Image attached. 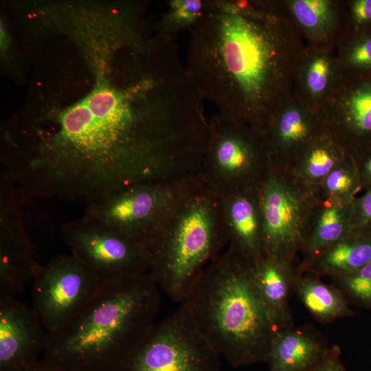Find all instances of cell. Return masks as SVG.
I'll use <instances>...</instances> for the list:
<instances>
[{
  "mask_svg": "<svg viewBox=\"0 0 371 371\" xmlns=\"http://www.w3.org/2000/svg\"><path fill=\"white\" fill-rule=\"evenodd\" d=\"M354 201L346 203L320 197L301 251L303 259L296 268L297 273L307 272L328 247L354 232Z\"/></svg>",
  "mask_w": 371,
  "mask_h": 371,
  "instance_id": "obj_19",
  "label": "cell"
},
{
  "mask_svg": "<svg viewBox=\"0 0 371 371\" xmlns=\"http://www.w3.org/2000/svg\"><path fill=\"white\" fill-rule=\"evenodd\" d=\"M58 112L23 123L8 169L24 198L88 202L126 186L177 179L194 146L189 111L151 74L114 68Z\"/></svg>",
  "mask_w": 371,
  "mask_h": 371,
  "instance_id": "obj_1",
  "label": "cell"
},
{
  "mask_svg": "<svg viewBox=\"0 0 371 371\" xmlns=\"http://www.w3.org/2000/svg\"><path fill=\"white\" fill-rule=\"evenodd\" d=\"M362 188L355 161L347 156L317 188L322 199H331L351 203Z\"/></svg>",
  "mask_w": 371,
  "mask_h": 371,
  "instance_id": "obj_26",
  "label": "cell"
},
{
  "mask_svg": "<svg viewBox=\"0 0 371 371\" xmlns=\"http://www.w3.org/2000/svg\"><path fill=\"white\" fill-rule=\"evenodd\" d=\"M294 291L307 310L320 322H331L354 313L341 291L322 282L315 274L297 273Z\"/></svg>",
  "mask_w": 371,
  "mask_h": 371,
  "instance_id": "obj_23",
  "label": "cell"
},
{
  "mask_svg": "<svg viewBox=\"0 0 371 371\" xmlns=\"http://www.w3.org/2000/svg\"><path fill=\"white\" fill-rule=\"evenodd\" d=\"M371 223V188L366 190L361 196L354 201L352 229L359 232Z\"/></svg>",
  "mask_w": 371,
  "mask_h": 371,
  "instance_id": "obj_30",
  "label": "cell"
},
{
  "mask_svg": "<svg viewBox=\"0 0 371 371\" xmlns=\"http://www.w3.org/2000/svg\"><path fill=\"white\" fill-rule=\"evenodd\" d=\"M115 371H221L220 355L179 305Z\"/></svg>",
  "mask_w": 371,
  "mask_h": 371,
  "instance_id": "obj_9",
  "label": "cell"
},
{
  "mask_svg": "<svg viewBox=\"0 0 371 371\" xmlns=\"http://www.w3.org/2000/svg\"><path fill=\"white\" fill-rule=\"evenodd\" d=\"M25 371H72L60 365L51 362L49 361L43 359L38 360Z\"/></svg>",
  "mask_w": 371,
  "mask_h": 371,
  "instance_id": "obj_33",
  "label": "cell"
},
{
  "mask_svg": "<svg viewBox=\"0 0 371 371\" xmlns=\"http://www.w3.org/2000/svg\"><path fill=\"white\" fill-rule=\"evenodd\" d=\"M226 245L221 199L197 175L144 247L149 273L160 290L180 304L199 273Z\"/></svg>",
  "mask_w": 371,
  "mask_h": 371,
  "instance_id": "obj_5",
  "label": "cell"
},
{
  "mask_svg": "<svg viewBox=\"0 0 371 371\" xmlns=\"http://www.w3.org/2000/svg\"><path fill=\"white\" fill-rule=\"evenodd\" d=\"M271 168L264 131L226 113L208 120L199 175L219 198L259 188Z\"/></svg>",
  "mask_w": 371,
  "mask_h": 371,
  "instance_id": "obj_6",
  "label": "cell"
},
{
  "mask_svg": "<svg viewBox=\"0 0 371 371\" xmlns=\"http://www.w3.org/2000/svg\"><path fill=\"white\" fill-rule=\"evenodd\" d=\"M362 188H371V153L366 155L356 162Z\"/></svg>",
  "mask_w": 371,
  "mask_h": 371,
  "instance_id": "obj_32",
  "label": "cell"
},
{
  "mask_svg": "<svg viewBox=\"0 0 371 371\" xmlns=\"http://www.w3.org/2000/svg\"><path fill=\"white\" fill-rule=\"evenodd\" d=\"M259 194L264 254L293 262L304 245L319 194L291 169L273 167Z\"/></svg>",
  "mask_w": 371,
  "mask_h": 371,
  "instance_id": "obj_7",
  "label": "cell"
},
{
  "mask_svg": "<svg viewBox=\"0 0 371 371\" xmlns=\"http://www.w3.org/2000/svg\"><path fill=\"white\" fill-rule=\"evenodd\" d=\"M343 74L335 45L306 43L293 93L316 111L337 86Z\"/></svg>",
  "mask_w": 371,
  "mask_h": 371,
  "instance_id": "obj_17",
  "label": "cell"
},
{
  "mask_svg": "<svg viewBox=\"0 0 371 371\" xmlns=\"http://www.w3.org/2000/svg\"><path fill=\"white\" fill-rule=\"evenodd\" d=\"M339 290L355 302L371 307V262L357 271L333 277Z\"/></svg>",
  "mask_w": 371,
  "mask_h": 371,
  "instance_id": "obj_28",
  "label": "cell"
},
{
  "mask_svg": "<svg viewBox=\"0 0 371 371\" xmlns=\"http://www.w3.org/2000/svg\"><path fill=\"white\" fill-rule=\"evenodd\" d=\"M220 199L228 245L254 263L264 254L259 188L237 192Z\"/></svg>",
  "mask_w": 371,
  "mask_h": 371,
  "instance_id": "obj_16",
  "label": "cell"
},
{
  "mask_svg": "<svg viewBox=\"0 0 371 371\" xmlns=\"http://www.w3.org/2000/svg\"><path fill=\"white\" fill-rule=\"evenodd\" d=\"M136 29H137V28H136ZM132 32H131V33H132ZM126 38H127V37H126ZM126 38H125V39H126ZM125 39H124V40H125ZM122 43H123V42H122ZM121 45H122V44H121ZM120 46H121V45H120ZM119 49H120V48H119ZM118 51H119V50H118ZM117 54H118V53H117Z\"/></svg>",
  "mask_w": 371,
  "mask_h": 371,
  "instance_id": "obj_35",
  "label": "cell"
},
{
  "mask_svg": "<svg viewBox=\"0 0 371 371\" xmlns=\"http://www.w3.org/2000/svg\"><path fill=\"white\" fill-rule=\"evenodd\" d=\"M208 0H172L161 17L158 32L174 38L179 30L192 27L205 11Z\"/></svg>",
  "mask_w": 371,
  "mask_h": 371,
  "instance_id": "obj_27",
  "label": "cell"
},
{
  "mask_svg": "<svg viewBox=\"0 0 371 371\" xmlns=\"http://www.w3.org/2000/svg\"><path fill=\"white\" fill-rule=\"evenodd\" d=\"M179 305L232 367L267 362L274 329L253 263L233 247L202 270Z\"/></svg>",
  "mask_w": 371,
  "mask_h": 371,
  "instance_id": "obj_4",
  "label": "cell"
},
{
  "mask_svg": "<svg viewBox=\"0 0 371 371\" xmlns=\"http://www.w3.org/2000/svg\"><path fill=\"white\" fill-rule=\"evenodd\" d=\"M330 347L309 326L273 332L267 362L270 371H309L326 355Z\"/></svg>",
  "mask_w": 371,
  "mask_h": 371,
  "instance_id": "obj_20",
  "label": "cell"
},
{
  "mask_svg": "<svg viewBox=\"0 0 371 371\" xmlns=\"http://www.w3.org/2000/svg\"><path fill=\"white\" fill-rule=\"evenodd\" d=\"M24 201L16 188L1 176L0 295L15 297L32 278L36 262L21 218Z\"/></svg>",
  "mask_w": 371,
  "mask_h": 371,
  "instance_id": "obj_13",
  "label": "cell"
},
{
  "mask_svg": "<svg viewBox=\"0 0 371 371\" xmlns=\"http://www.w3.org/2000/svg\"><path fill=\"white\" fill-rule=\"evenodd\" d=\"M309 371H346L341 361L340 348L337 345L330 347L324 358Z\"/></svg>",
  "mask_w": 371,
  "mask_h": 371,
  "instance_id": "obj_31",
  "label": "cell"
},
{
  "mask_svg": "<svg viewBox=\"0 0 371 371\" xmlns=\"http://www.w3.org/2000/svg\"><path fill=\"white\" fill-rule=\"evenodd\" d=\"M32 282V308L47 333L62 328L95 295L102 282L72 255L36 263Z\"/></svg>",
  "mask_w": 371,
  "mask_h": 371,
  "instance_id": "obj_11",
  "label": "cell"
},
{
  "mask_svg": "<svg viewBox=\"0 0 371 371\" xmlns=\"http://www.w3.org/2000/svg\"><path fill=\"white\" fill-rule=\"evenodd\" d=\"M359 232L371 238V223L364 227Z\"/></svg>",
  "mask_w": 371,
  "mask_h": 371,
  "instance_id": "obj_34",
  "label": "cell"
},
{
  "mask_svg": "<svg viewBox=\"0 0 371 371\" xmlns=\"http://www.w3.org/2000/svg\"><path fill=\"white\" fill-rule=\"evenodd\" d=\"M335 50L343 73H371V29L343 34Z\"/></svg>",
  "mask_w": 371,
  "mask_h": 371,
  "instance_id": "obj_25",
  "label": "cell"
},
{
  "mask_svg": "<svg viewBox=\"0 0 371 371\" xmlns=\"http://www.w3.org/2000/svg\"><path fill=\"white\" fill-rule=\"evenodd\" d=\"M347 156L336 142L324 134L309 145L291 170L300 180L317 189Z\"/></svg>",
  "mask_w": 371,
  "mask_h": 371,
  "instance_id": "obj_24",
  "label": "cell"
},
{
  "mask_svg": "<svg viewBox=\"0 0 371 371\" xmlns=\"http://www.w3.org/2000/svg\"><path fill=\"white\" fill-rule=\"evenodd\" d=\"M316 113L324 133L355 162L371 153V73H344Z\"/></svg>",
  "mask_w": 371,
  "mask_h": 371,
  "instance_id": "obj_12",
  "label": "cell"
},
{
  "mask_svg": "<svg viewBox=\"0 0 371 371\" xmlns=\"http://www.w3.org/2000/svg\"><path fill=\"white\" fill-rule=\"evenodd\" d=\"M264 133L271 167L291 169L304 150L324 135L317 113L292 93L271 113Z\"/></svg>",
  "mask_w": 371,
  "mask_h": 371,
  "instance_id": "obj_14",
  "label": "cell"
},
{
  "mask_svg": "<svg viewBox=\"0 0 371 371\" xmlns=\"http://www.w3.org/2000/svg\"><path fill=\"white\" fill-rule=\"evenodd\" d=\"M307 44L335 46L343 31L341 0H284Z\"/></svg>",
  "mask_w": 371,
  "mask_h": 371,
  "instance_id": "obj_21",
  "label": "cell"
},
{
  "mask_svg": "<svg viewBox=\"0 0 371 371\" xmlns=\"http://www.w3.org/2000/svg\"><path fill=\"white\" fill-rule=\"evenodd\" d=\"M47 336L32 307L0 295V371H25L43 352Z\"/></svg>",
  "mask_w": 371,
  "mask_h": 371,
  "instance_id": "obj_15",
  "label": "cell"
},
{
  "mask_svg": "<svg viewBox=\"0 0 371 371\" xmlns=\"http://www.w3.org/2000/svg\"><path fill=\"white\" fill-rule=\"evenodd\" d=\"M292 264L267 254L253 263L256 284L274 331L293 326L289 298L297 271Z\"/></svg>",
  "mask_w": 371,
  "mask_h": 371,
  "instance_id": "obj_18",
  "label": "cell"
},
{
  "mask_svg": "<svg viewBox=\"0 0 371 371\" xmlns=\"http://www.w3.org/2000/svg\"><path fill=\"white\" fill-rule=\"evenodd\" d=\"M341 35L347 32L371 29V0H341Z\"/></svg>",
  "mask_w": 371,
  "mask_h": 371,
  "instance_id": "obj_29",
  "label": "cell"
},
{
  "mask_svg": "<svg viewBox=\"0 0 371 371\" xmlns=\"http://www.w3.org/2000/svg\"><path fill=\"white\" fill-rule=\"evenodd\" d=\"M370 262L371 238L353 232L328 247L307 272L335 277L357 271Z\"/></svg>",
  "mask_w": 371,
  "mask_h": 371,
  "instance_id": "obj_22",
  "label": "cell"
},
{
  "mask_svg": "<svg viewBox=\"0 0 371 371\" xmlns=\"http://www.w3.org/2000/svg\"><path fill=\"white\" fill-rule=\"evenodd\" d=\"M61 230L71 255L102 283L126 280L149 272L145 247L124 235L84 218L67 221Z\"/></svg>",
  "mask_w": 371,
  "mask_h": 371,
  "instance_id": "obj_10",
  "label": "cell"
},
{
  "mask_svg": "<svg viewBox=\"0 0 371 371\" xmlns=\"http://www.w3.org/2000/svg\"><path fill=\"white\" fill-rule=\"evenodd\" d=\"M190 30L186 67L203 99L264 131L306 45L284 0H208Z\"/></svg>",
  "mask_w": 371,
  "mask_h": 371,
  "instance_id": "obj_2",
  "label": "cell"
},
{
  "mask_svg": "<svg viewBox=\"0 0 371 371\" xmlns=\"http://www.w3.org/2000/svg\"><path fill=\"white\" fill-rule=\"evenodd\" d=\"M196 176L126 186L89 202L82 218L144 246Z\"/></svg>",
  "mask_w": 371,
  "mask_h": 371,
  "instance_id": "obj_8",
  "label": "cell"
},
{
  "mask_svg": "<svg viewBox=\"0 0 371 371\" xmlns=\"http://www.w3.org/2000/svg\"><path fill=\"white\" fill-rule=\"evenodd\" d=\"M160 291L149 272L102 283L69 322L47 333L43 359L72 371H115L155 324Z\"/></svg>",
  "mask_w": 371,
  "mask_h": 371,
  "instance_id": "obj_3",
  "label": "cell"
}]
</instances>
